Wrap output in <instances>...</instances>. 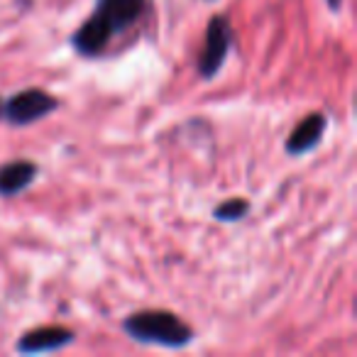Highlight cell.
Instances as JSON below:
<instances>
[{"instance_id":"1","label":"cell","mask_w":357,"mask_h":357,"mask_svg":"<svg viewBox=\"0 0 357 357\" xmlns=\"http://www.w3.org/2000/svg\"><path fill=\"white\" fill-rule=\"evenodd\" d=\"M123 331L128 337L142 345H159L169 350H181L191 345L196 337L194 328L172 311L149 308V311L130 313L123 321Z\"/></svg>"},{"instance_id":"2","label":"cell","mask_w":357,"mask_h":357,"mask_svg":"<svg viewBox=\"0 0 357 357\" xmlns=\"http://www.w3.org/2000/svg\"><path fill=\"white\" fill-rule=\"evenodd\" d=\"M59 98L42 89H25L20 93L10 96L3 100V118L13 128H22V125H32L37 120L47 118V115L59 110Z\"/></svg>"},{"instance_id":"3","label":"cell","mask_w":357,"mask_h":357,"mask_svg":"<svg viewBox=\"0 0 357 357\" xmlns=\"http://www.w3.org/2000/svg\"><path fill=\"white\" fill-rule=\"evenodd\" d=\"M233 27L225 15H213L206 27V42L204 50L199 54V74L204 81H213L218 76V71L223 69L225 59L230 54L233 47Z\"/></svg>"},{"instance_id":"4","label":"cell","mask_w":357,"mask_h":357,"mask_svg":"<svg viewBox=\"0 0 357 357\" xmlns=\"http://www.w3.org/2000/svg\"><path fill=\"white\" fill-rule=\"evenodd\" d=\"M113 37H115L113 27H110L98 13H93V15L81 22L79 30L71 35V47H74L76 54L86 56V59H93V56H100L108 50Z\"/></svg>"},{"instance_id":"5","label":"cell","mask_w":357,"mask_h":357,"mask_svg":"<svg viewBox=\"0 0 357 357\" xmlns=\"http://www.w3.org/2000/svg\"><path fill=\"white\" fill-rule=\"evenodd\" d=\"M74 331L64 326H42L20 335L15 350L20 355H42V352H56L74 342Z\"/></svg>"},{"instance_id":"6","label":"cell","mask_w":357,"mask_h":357,"mask_svg":"<svg viewBox=\"0 0 357 357\" xmlns=\"http://www.w3.org/2000/svg\"><path fill=\"white\" fill-rule=\"evenodd\" d=\"M328 130V118L323 113H311L303 120H298V125L291 130V135L287 137V154L291 157H301V154H308L311 149H316L321 144L323 135Z\"/></svg>"},{"instance_id":"7","label":"cell","mask_w":357,"mask_h":357,"mask_svg":"<svg viewBox=\"0 0 357 357\" xmlns=\"http://www.w3.org/2000/svg\"><path fill=\"white\" fill-rule=\"evenodd\" d=\"M147 0H96V10L110 27L115 35L130 30L135 22L142 17Z\"/></svg>"},{"instance_id":"8","label":"cell","mask_w":357,"mask_h":357,"mask_svg":"<svg viewBox=\"0 0 357 357\" xmlns=\"http://www.w3.org/2000/svg\"><path fill=\"white\" fill-rule=\"evenodd\" d=\"M40 167L30 159H13L0 167V199H13L35 184Z\"/></svg>"},{"instance_id":"9","label":"cell","mask_w":357,"mask_h":357,"mask_svg":"<svg viewBox=\"0 0 357 357\" xmlns=\"http://www.w3.org/2000/svg\"><path fill=\"white\" fill-rule=\"evenodd\" d=\"M248 213H250L248 199H228L213 208V220H218V223H238Z\"/></svg>"},{"instance_id":"10","label":"cell","mask_w":357,"mask_h":357,"mask_svg":"<svg viewBox=\"0 0 357 357\" xmlns=\"http://www.w3.org/2000/svg\"><path fill=\"white\" fill-rule=\"evenodd\" d=\"M326 3H328V8H331L333 13H337L342 8V0H326Z\"/></svg>"},{"instance_id":"11","label":"cell","mask_w":357,"mask_h":357,"mask_svg":"<svg viewBox=\"0 0 357 357\" xmlns=\"http://www.w3.org/2000/svg\"><path fill=\"white\" fill-rule=\"evenodd\" d=\"M0 118H3V98H0Z\"/></svg>"}]
</instances>
